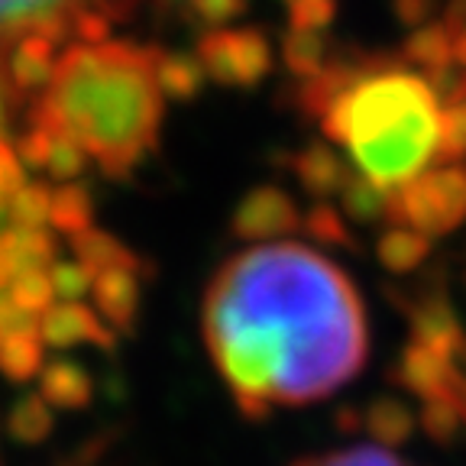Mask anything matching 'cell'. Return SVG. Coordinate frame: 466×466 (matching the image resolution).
I'll list each match as a JSON object with an SVG mask.
<instances>
[{"instance_id": "cell-1", "label": "cell", "mask_w": 466, "mask_h": 466, "mask_svg": "<svg viewBox=\"0 0 466 466\" xmlns=\"http://www.w3.org/2000/svg\"><path fill=\"white\" fill-rule=\"evenodd\" d=\"M204 343L249 415L318 401L366 360L357 285L305 243H259L214 272Z\"/></svg>"}, {"instance_id": "cell-2", "label": "cell", "mask_w": 466, "mask_h": 466, "mask_svg": "<svg viewBox=\"0 0 466 466\" xmlns=\"http://www.w3.org/2000/svg\"><path fill=\"white\" fill-rule=\"evenodd\" d=\"M172 72L153 49L124 39H78L58 52L29 127L68 139L110 178H127L159 143Z\"/></svg>"}, {"instance_id": "cell-3", "label": "cell", "mask_w": 466, "mask_h": 466, "mask_svg": "<svg viewBox=\"0 0 466 466\" xmlns=\"http://www.w3.org/2000/svg\"><path fill=\"white\" fill-rule=\"evenodd\" d=\"M320 120L360 178L379 191L421 182L451 133L431 78L382 62L340 75L324 95Z\"/></svg>"}, {"instance_id": "cell-4", "label": "cell", "mask_w": 466, "mask_h": 466, "mask_svg": "<svg viewBox=\"0 0 466 466\" xmlns=\"http://www.w3.org/2000/svg\"><path fill=\"white\" fill-rule=\"evenodd\" d=\"M91 0H0V39H23L29 33H46L62 39L78 33L95 20Z\"/></svg>"}, {"instance_id": "cell-5", "label": "cell", "mask_w": 466, "mask_h": 466, "mask_svg": "<svg viewBox=\"0 0 466 466\" xmlns=\"http://www.w3.org/2000/svg\"><path fill=\"white\" fill-rule=\"evenodd\" d=\"M39 337L46 343H56V347H68V343L87 340V337H107L101 334L97 320L91 318V311H85L81 305H52L49 311H43L39 318Z\"/></svg>"}, {"instance_id": "cell-6", "label": "cell", "mask_w": 466, "mask_h": 466, "mask_svg": "<svg viewBox=\"0 0 466 466\" xmlns=\"http://www.w3.org/2000/svg\"><path fill=\"white\" fill-rule=\"evenodd\" d=\"M43 392L46 399H52L62 408H78L87 399V376L72 363H52L43 372Z\"/></svg>"}, {"instance_id": "cell-7", "label": "cell", "mask_w": 466, "mask_h": 466, "mask_svg": "<svg viewBox=\"0 0 466 466\" xmlns=\"http://www.w3.org/2000/svg\"><path fill=\"white\" fill-rule=\"evenodd\" d=\"M39 363H43V343L39 337H10L0 340V372L14 382H26L29 376H36Z\"/></svg>"}, {"instance_id": "cell-8", "label": "cell", "mask_w": 466, "mask_h": 466, "mask_svg": "<svg viewBox=\"0 0 466 466\" xmlns=\"http://www.w3.org/2000/svg\"><path fill=\"white\" fill-rule=\"evenodd\" d=\"M52 214V191L46 185H23L7 201L10 227H43Z\"/></svg>"}, {"instance_id": "cell-9", "label": "cell", "mask_w": 466, "mask_h": 466, "mask_svg": "<svg viewBox=\"0 0 466 466\" xmlns=\"http://www.w3.org/2000/svg\"><path fill=\"white\" fill-rule=\"evenodd\" d=\"M7 428L23 444H36L52 428L49 408H46L36 395H26V399H20L14 405V411H10V418H7Z\"/></svg>"}, {"instance_id": "cell-10", "label": "cell", "mask_w": 466, "mask_h": 466, "mask_svg": "<svg viewBox=\"0 0 466 466\" xmlns=\"http://www.w3.org/2000/svg\"><path fill=\"white\" fill-rule=\"evenodd\" d=\"M87 218H91V201H87V195L81 188L66 185V188H58L56 195H52L49 220L58 227V230L81 233V230H85V224H87Z\"/></svg>"}, {"instance_id": "cell-11", "label": "cell", "mask_w": 466, "mask_h": 466, "mask_svg": "<svg viewBox=\"0 0 466 466\" xmlns=\"http://www.w3.org/2000/svg\"><path fill=\"white\" fill-rule=\"evenodd\" d=\"M295 466H408L395 453L382 451V447H347V451H330L320 457H308Z\"/></svg>"}, {"instance_id": "cell-12", "label": "cell", "mask_w": 466, "mask_h": 466, "mask_svg": "<svg viewBox=\"0 0 466 466\" xmlns=\"http://www.w3.org/2000/svg\"><path fill=\"white\" fill-rule=\"evenodd\" d=\"M7 291H10V299H14L16 305H23L26 311H33V314L49 311L52 299H56V285H52V279L46 276L43 269L23 272V276L16 279Z\"/></svg>"}, {"instance_id": "cell-13", "label": "cell", "mask_w": 466, "mask_h": 466, "mask_svg": "<svg viewBox=\"0 0 466 466\" xmlns=\"http://www.w3.org/2000/svg\"><path fill=\"white\" fill-rule=\"evenodd\" d=\"M10 337H39V318L16 305L10 291H0V340Z\"/></svg>"}, {"instance_id": "cell-14", "label": "cell", "mask_w": 466, "mask_h": 466, "mask_svg": "<svg viewBox=\"0 0 466 466\" xmlns=\"http://www.w3.org/2000/svg\"><path fill=\"white\" fill-rule=\"evenodd\" d=\"M26 185V175H23V159L7 139L0 137V201L14 198L16 191Z\"/></svg>"}, {"instance_id": "cell-15", "label": "cell", "mask_w": 466, "mask_h": 466, "mask_svg": "<svg viewBox=\"0 0 466 466\" xmlns=\"http://www.w3.org/2000/svg\"><path fill=\"white\" fill-rule=\"evenodd\" d=\"M49 279L56 285V295H62V299H75L87 289V272L78 262H58V266H52Z\"/></svg>"}, {"instance_id": "cell-16", "label": "cell", "mask_w": 466, "mask_h": 466, "mask_svg": "<svg viewBox=\"0 0 466 466\" xmlns=\"http://www.w3.org/2000/svg\"><path fill=\"white\" fill-rule=\"evenodd\" d=\"M451 20L453 26L447 29L457 46H466V0H451Z\"/></svg>"}, {"instance_id": "cell-17", "label": "cell", "mask_w": 466, "mask_h": 466, "mask_svg": "<svg viewBox=\"0 0 466 466\" xmlns=\"http://www.w3.org/2000/svg\"><path fill=\"white\" fill-rule=\"evenodd\" d=\"M178 4H188L195 10H204V14H230L240 0H178Z\"/></svg>"}, {"instance_id": "cell-18", "label": "cell", "mask_w": 466, "mask_h": 466, "mask_svg": "<svg viewBox=\"0 0 466 466\" xmlns=\"http://www.w3.org/2000/svg\"><path fill=\"white\" fill-rule=\"evenodd\" d=\"M0 104H4V101H0Z\"/></svg>"}]
</instances>
